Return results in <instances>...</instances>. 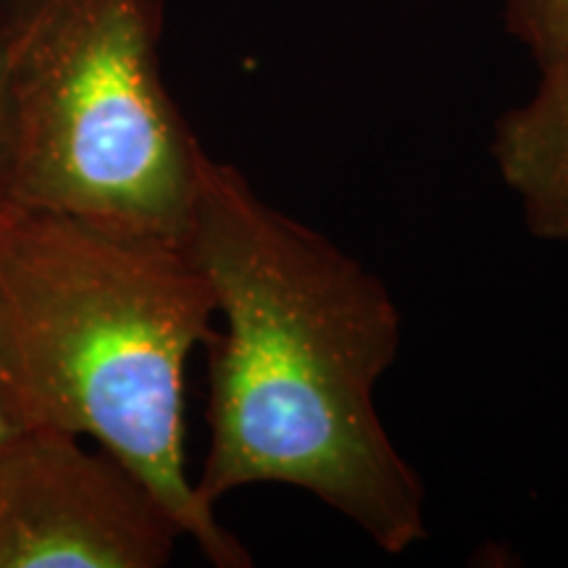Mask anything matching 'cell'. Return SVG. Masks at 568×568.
Returning a JSON list of instances; mask_svg holds the SVG:
<instances>
[{"mask_svg": "<svg viewBox=\"0 0 568 568\" xmlns=\"http://www.w3.org/2000/svg\"><path fill=\"white\" fill-rule=\"evenodd\" d=\"M184 247L222 318L205 345L209 450L195 479L205 506L282 485L389 556L426 542V487L376 406L403 339L387 284L205 148Z\"/></svg>", "mask_w": 568, "mask_h": 568, "instance_id": "1", "label": "cell"}, {"mask_svg": "<svg viewBox=\"0 0 568 568\" xmlns=\"http://www.w3.org/2000/svg\"><path fill=\"white\" fill-rule=\"evenodd\" d=\"M213 318L184 243L0 201V393L13 424L92 439L213 566L247 568L184 464V368Z\"/></svg>", "mask_w": 568, "mask_h": 568, "instance_id": "2", "label": "cell"}, {"mask_svg": "<svg viewBox=\"0 0 568 568\" xmlns=\"http://www.w3.org/2000/svg\"><path fill=\"white\" fill-rule=\"evenodd\" d=\"M169 0H0L6 201L184 243L201 140L163 82Z\"/></svg>", "mask_w": 568, "mask_h": 568, "instance_id": "3", "label": "cell"}, {"mask_svg": "<svg viewBox=\"0 0 568 568\" xmlns=\"http://www.w3.org/2000/svg\"><path fill=\"white\" fill-rule=\"evenodd\" d=\"M184 531L101 445L51 426L0 443V568H161Z\"/></svg>", "mask_w": 568, "mask_h": 568, "instance_id": "4", "label": "cell"}, {"mask_svg": "<svg viewBox=\"0 0 568 568\" xmlns=\"http://www.w3.org/2000/svg\"><path fill=\"white\" fill-rule=\"evenodd\" d=\"M489 153L527 230L568 247V45L539 63L527 101L497 119Z\"/></svg>", "mask_w": 568, "mask_h": 568, "instance_id": "5", "label": "cell"}, {"mask_svg": "<svg viewBox=\"0 0 568 568\" xmlns=\"http://www.w3.org/2000/svg\"><path fill=\"white\" fill-rule=\"evenodd\" d=\"M503 17L537 67L568 45V0H503Z\"/></svg>", "mask_w": 568, "mask_h": 568, "instance_id": "6", "label": "cell"}, {"mask_svg": "<svg viewBox=\"0 0 568 568\" xmlns=\"http://www.w3.org/2000/svg\"><path fill=\"white\" fill-rule=\"evenodd\" d=\"M13 429H17V424H13V418H11V414H9V408H6L3 393H0V443H3V439L9 437Z\"/></svg>", "mask_w": 568, "mask_h": 568, "instance_id": "7", "label": "cell"}, {"mask_svg": "<svg viewBox=\"0 0 568 568\" xmlns=\"http://www.w3.org/2000/svg\"><path fill=\"white\" fill-rule=\"evenodd\" d=\"M0 201H6V190H3V124H0Z\"/></svg>", "mask_w": 568, "mask_h": 568, "instance_id": "8", "label": "cell"}]
</instances>
